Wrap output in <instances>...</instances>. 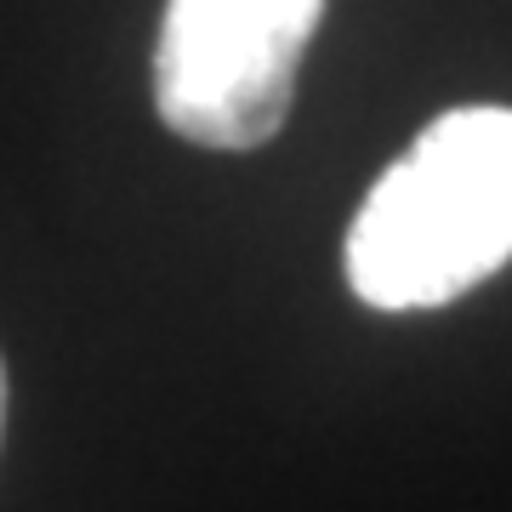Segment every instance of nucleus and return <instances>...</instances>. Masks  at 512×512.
<instances>
[{"instance_id": "nucleus-1", "label": "nucleus", "mask_w": 512, "mask_h": 512, "mask_svg": "<svg viewBox=\"0 0 512 512\" xmlns=\"http://www.w3.org/2000/svg\"><path fill=\"white\" fill-rule=\"evenodd\" d=\"M512 262V109L473 103L421 131L348 228V279L387 313L439 308Z\"/></svg>"}, {"instance_id": "nucleus-2", "label": "nucleus", "mask_w": 512, "mask_h": 512, "mask_svg": "<svg viewBox=\"0 0 512 512\" xmlns=\"http://www.w3.org/2000/svg\"><path fill=\"white\" fill-rule=\"evenodd\" d=\"M325 0H165L154 109L183 143L262 148L285 126Z\"/></svg>"}, {"instance_id": "nucleus-3", "label": "nucleus", "mask_w": 512, "mask_h": 512, "mask_svg": "<svg viewBox=\"0 0 512 512\" xmlns=\"http://www.w3.org/2000/svg\"><path fill=\"white\" fill-rule=\"evenodd\" d=\"M0 433H6V365H0Z\"/></svg>"}]
</instances>
